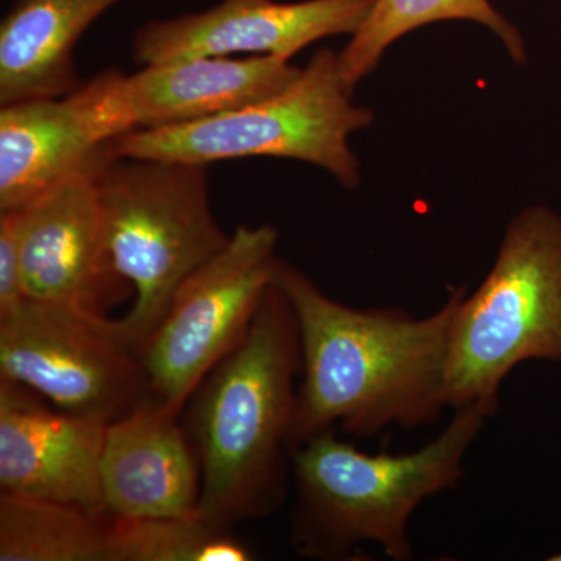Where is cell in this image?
Segmentation results:
<instances>
[{"label": "cell", "mask_w": 561, "mask_h": 561, "mask_svg": "<svg viewBox=\"0 0 561 561\" xmlns=\"http://www.w3.org/2000/svg\"><path fill=\"white\" fill-rule=\"evenodd\" d=\"M121 0H13L0 22V105L62 98L83 81L73 51Z\"/></svg>", "instance_id": "obj_15"}, {"label": "cell", "mask_w": 561, "mask_h": 561, "mask_svg": "<svg viewBox=\"0 0 561 561\" xmlns=\"http://www.w3.org/2000/svg\"><path fill=\"white\" fill-rule=\"evenodd\" d=\"M114 518L66 502L0 493V561H111Z\"/></svg>", "instance_id": "obj_16"}, {"label": "cell", "mask_w": 561, "mask_h": 561, "mask_svg": "<svg viewBox=\"0 0 561 561\" xmlns=\"http://www.w3.org/2000/svg\"><path fill=\"white\" fill-rule=\"evenodd\" d=\"M254 553L231 529L192 515L114 518L111 561H250Z\"/></svg>", "instance_id": "obj_18"}, {"label": "cell", "mask_w": 561, "mask_h": 561, "mask_svg": "<svg viewBox=\"0 0 561 561\" xmlns=\"http://www.w3.org/2000/svg\"><path fill=\"white\" fill-rule=\"evenodd\" d=\"M103 238L114 271L135 301L116 321L142 348L175 291L227 245L210 206L209 165L110 154L98 173Z\"/></svg>", "instance_id": "obj_4"}, {"label": "cell", "mask_w": 561, "mask_h": 561, "mask_svg": "<svg viewBox=\"0 0 561 561\" xmlns=\"http://www.w3.org/2000/svg\"><path fill=\"white\" fill-rule=\"evenodd\" d=\"M300 376L297 317L273 280L245 337L184 408L202 467L198 513L209 523L232 530L286 504Z\"/></svg>", "instance_id": "obj_2"}, {"label": "cell", "mask_w": 561, "mask_h": 561, "mask_svg": "<svg viewBox=\"0 0 561 561\" xmlns=\"http://www.w3.org/2000/svg\"><path fill=\"white\" fill-rule=\"evenodd\" d=\"M108 423L49 408L0 376V489L106 513L101 463Z\"/></svg>", "instance_id": "obj_12"}, {"label": "cell", "mask_w": 561, "mask_h": 561, "mask_svg": "<svg viewBox=\"0 0 561 561\" xmlns=\"http://www.w3.org/2000/svg\"><path fill=\"white\" fill-rule=\"evenodd\" d=\"M273 280L300 330L295 446L337 424L370 438L391 426L416 430L440 421L448 409L449 335L463 287L419 319L402 309H356L332 300L286 261H276Z\"/></svg>", "instance_id": "obj_1"}, {"label": "cell", "mask_w": 561, "mask_h": 561, "mask_svg": "<svg viewBox=\"0 0 561 561\" xmlns=\"http://www.w3.org/2000/svg\"><path fill=\"white\" fill-rule=\"evenodd\" d=\"M278 231L241 225L192 273L139 351L150 394L181 415L203 379L241 343L275 279Z\"/></svg>", "instance_id": "obj_7"}, {"label": "cell", "mask_w": 561, "mask_h": 561, "mask_svg": "<svg viewBox=\"0 0 561 561\" xmlns=\"http://www.w3.org/2000/svg\"><path fill=\"white\" fill-rule=\"evenodd\" d=\"M16 213H0V313L25 300Z\"/></svg>", "instance_id": "obj_19"}, {"label": "cell", "mask_w": 561, "mask_h": 561, "mask_svg": "<svg viewBox=\"0 0 561 561\" xmlns=\"http://www.w3.org/2000/svg\"><path fill=\"white\" fill-rule=\"evenodd\" d=\"M527 360H561V217L529 206L513 217L493 267L454 316L448 408L500 405L502 382Z\"/></svg>", "instance_id": "obj_5"}, {"label": "cell", "mask_w": 561, "mask_h": 561, "mask_svg": "<svg viewBox=\"0 0 561 561\" xmlns=\"http://www.w3.org/2000/svg\"><path fill=\"white\" fill-rule=\"evenodd\" d=\"M110 149L24 209L20 230L25 295L33 300L103 313L130 286L111 264L103 238L98 173Z\"/></svg>", "instance_id": "obj_11"}, {"label": "cell", "mask_w": 561, "mask_h": 561, "mask_svg": "<svg viewBox=\"0 0 561 561\" xmlns=\"http://www.w3.org/2000/svg\"><path fill=\"white\" fill-rule=\"evenodd\" d=\"M442 21H471L485 25L501 39L518 65L526 62V44L518 28L490 0H376L364 24L339 54L343 80L350 90L378 68L391 44L404 35Z\"/></svg>", "instance_id": "obj_17"}, {"label": "cell", "mask_w": 561, "mask_h": 561, "mask_svg": "<svg viewBox=\"0 0 561 561\" xmlns=\"http://www.w3.org/2000/svg\"><path fill=\"white\" fill-rule=\"evenodd\" d=\"M301 68L275 57H195L106 69L76 90L108 140L128 133L194 124L287 90Z\"/></svg>", "instance_id": "obj_9"}, {"label": "cell", "mask_w": 561, "mask_h": 561, "mask_svg": "<svg viewBox=\"0 0 561 561\" xmlns=\"http://www.w3.org/2000/svg\"><path fill=\"white\" fill-rule=\"evenodd\" d=\"M500 405L476 402L413 453L370 454L320 432L295 446L291 548L317 560H348L365 542L393 561L413 559L409 524L424 501L459 486L465 457Z\"/></svg>", "instance_id": "obj_3"}, {"label": "cell", "mask_w": 561, "mask_h": 561, "mask_svg": "<svg viewBox=\"0 0 561 561\" xmlns=\"http://www.w3.org/2000/svg\"><path fill=\"white\" fill-rule=\"evenodd\" d=\"M376 0H221L208 10L140 25L131 57L140 66L195 57H275L290 61L317 41L353 35Z\"/></svg>", "instance_id": "obj_10"}, {"label": "cell", "mask_w": 561, "mask_h": 561, "mask_svg": "<svg viewBox=\"0 0 561 561\" xmlns=\"http://www.w3.org/2000/svg\"><path fill=\"white\" fill-rule=\"evenodd\" d=\"M108 149L73 91L0 105V213L24 209Z\"/></svg>", "instance_id": "obj_14"}, {"label": "cell", "mask_w": 561, "mask_h": 561, "mask_svg": "<svg viewBox=\"0 0 561 561\" xmlns=\"http://www.w3.org/2000/svg\"><path fill=\"white\" fill-rule=\"evenodd\" d=\"M180 416L150 397L106 426L101 478L113 518L198 513L201 460Z\"/></svg>", "instance_id": "obj_13"}, {"label": "cell", "mask_w": 561, "mask_h": 561, "mask_svg": "<svg viewBox=\"0 0 561 561\" xmlns=\"http://www.w3.org/2000/svg\"><path fill=\"white\" fill-rule=\"evenodd\" d=\"M0 376L61 411L105 423L151 397L139 353L116 321L28 297L0 313Z\"/></svg>", "instance_id": "obj_8"}, {"label": "cell", "mask_w": 561, "mask_h": 561, "mask_svg": "<svg viewBox=\"0 0 561 561\" xmlns=\"http://www.w3.org/2000/svg\"><path fill=\"white\" fill-rule=\"evenodd\" d=\"M549 560H551V561H561V552L557 553V556L551 557V559H549Z\"/></svg>", "instance_id": "obj_20"}, {"label": "cell", "mask_w": 561, "mask_h": 561, "mask_svg": "<svg viewBox=\"0 0 561 561\" xmlns=\"http://www.w3.org/2000/svg\"><path fill=\"white\" fill-rule=\"evenodd\" d=\"M339 54L317 51L287 90L243 108L179 127L128 133L111 140L113 157L210 165L242 158H284L330 173L346 190L359 186L351 135L371 125L353 105Z\"/></svg>", "instance_id": "obj_6"}]
</instances>
